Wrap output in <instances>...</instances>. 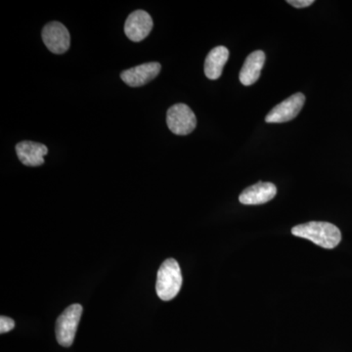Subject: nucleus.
<instances>
[{"label": "nucleus", "instance_id": "1", "mask_svg": "<svg viewBox=\"0 0 352 352\" xmlns=\"http://www.w3.org/2000/svg\"><path fill=\"white\" fill-rule=\"evenodd\" d=\"M292 234L314 242L324 249L332 250L342 241V233L337 226L329 222L311 221L293 227Z\"/></svg>", "mask_w": 352, "mask_h": 352}, {"label": "nucleus", "instance_id": "2", "mask_svg": "<svg viewBox=\"0 0 352 352\" xmlns=\"http://www.w3.org/2000/svg\"><path fill=\"white\" fill-rule=\"evenodd\" d=\"M182 282L179 264L175 258L166 259L157 271L156 283L157 296L164 302L173 300L179 293Z\"/></svg>", "mask_w": 352, "mask_h": 352}, {"label": "nucleus", "instance_id": "3", "mask_svg": "<svg viewBox=\"0 0 352 352\" xmlns=\"http://www.w3.org/2000/svg\"><path fill=\"white\" fill-rule=\"evenodd\" d=\"M82 314V307L78 303L69 305L56 322V339L58 344L64 347L73 344L76 330Z\"/></svg>", "mask_w": 352, "mask_h": 352}, {"label": "nucleus", "instance_id": "4", "mask_svg": "<svg viewBox=\"0 0 352 352\" xmlns=\"http://www.w3.org/2000/svg\"><path fill=\"white\" fill-rule=\"evenodd\" d=\"M166 124L176 135H188L196 129V116L185 104H175L168 109Z\"/></svg>", "mask_w": 352, "mask_h": 352}, {"label": "nucleus", "instance_id": "5", "mask_svg": "<svg viewBox=\"0 0 352 352\" xmlns=\"http://www.w3.org/2000/svg\"><path fill=\"white\" fill-rule=\"evenodd\" d=\"M305 96L300 92L289 96L275 106L265 117L268 124H283L295 119L305 105Z\"/></svg>", "mask_w": 352, "mask_h": 352}, {"label": "nucleus", "instance_id": "6", "mask_svg": "<svg viewBox=\"0 0 352 352\" xmlns=\"http://www.w3.org/2000/svg\"><path fill=\"white\" fill-rule=\"evenodd\" d=\"M43 39L46 47L55 54H63L67 52L71 43L68 30L59 22L48 23L43 28Z\"/></svg>", "mask_w": 352, "mask_h": 352}, {"label": "nucleus", "instance_id": "7", "mask_svg": "<svg viewBox=\"0 0 352 352\" xmlns=\"http://www.w3.org/2000/svg\"><path fill=\"white\" fill-rule=\"evenodd\" d=\"M154 22L149 13L136 10L127 17L124 24V32L133 43H140L151 32Z\"/></svg>", "mask_w": 352, "mask_h": 352}, {"label": "nucleus", "instance_id": "8", "mask_svg": "<svg viewBox=\"0 0 352 352\" xmlns=\"http://www.w3.org/2000/svg\"><path fill=\"white\" fill-rule=\"evenodd\" d=\"M161 69V64L157 62H150V63L139 65L133 68L126 69L120 74V78L129 87H142L154 80L159 75Z\"/></svg>", "mask_w": 352, "mask_h": 352}, {"label": "nucleus", "instance_id": "9", "mask_svg": "<svg viewBox=\"0 0 352 352\" xmlns=\"http://www.w3.org/2000/svg\"><path fill=\"white\" fill-rule=\"evenodd\" d=\"M277 188L273 183L258 182L242 192L239 201L243 205H263L274 199Z\"/></svg>", "mask_w": 352, "mask_h": 352}, {"label": "nucleus", "instance_id": "10", "mask_svg": "<svg viewBox=\"0 0 352 352\" xmlns=\"http://www.w3.org/2000/svg\"><path fill=\"white\" fill-rule=\"evenodd\" d=\"M16 153L21 163L27 166H39L44 164V156L48 154L45 145L32 141H23L16 145Z\"/></svg>", "mask_w": 352, "mask_h": 352}, {"label": "nucleus", "instance_id": "11", "mask_svg": "<svg viewBox=\"0 0 352 352\" xmlns=\"http://www.w3.org/2000/svg\"><path fill=\"white\" fill-rule=\"evenodd\" d=\"M264 63H265V54L263 51L256 50L251 53L245 59L240 72L239 80L242 85L249 87L258 82Z\"/></svg>", "mask_w": 352, "mask_h": 352}, {"label": "nucleus", "instance_id": "12", "mask_svg": "<svg viewBox=\"0 0 352 352\" xmlns=\"http://www.w3.org/2000/svg\"><path fill=\"white\" fill-rule=\"evenodd\" d=\"M228 58L229 51L226 46H217L210 51L205 61L206 76L212 80L219 78Z\"/></svg>", "mask_w": 352, "mask_h": 352}, {"label": "nucleus", "instance_id": "13", "mask_svg": "<svg viewBox=\"0 0 352 352\" xmlns=\"http://www.w3.org/2000/svg\"><path fill=\"white\" fill-rule=\"evenodd\" d=\"M15 327V322L9 317H0V333H6L12 331Z\"/></svg>", "mask_w": 352, "mask_h": 352}, {"label": "nucleus", "instance_id": "14", "mask_svg": "<svg viewBox=\"0 0 352 352\" xmlns=\"http://www.w3.org/2000/svg\"><path fill=\"white\" fill-rule=\"evenodd\" d=\"M287 2L296 8H305L314 4V0H288Z\"/></svg>", "mask_w": 352, "mask_h": 352}]
</instances>
